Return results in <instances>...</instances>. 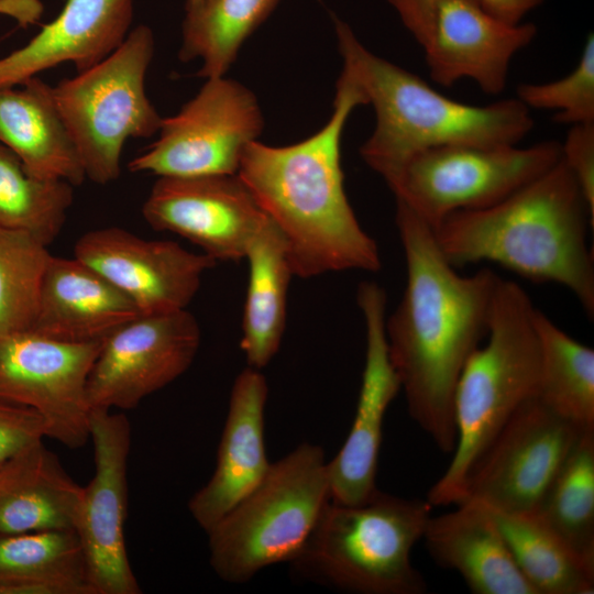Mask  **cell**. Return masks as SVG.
Masks as SVG:
<instances>
[{"mask_svg":"<svg viewBox=\"0 0 594 594\" xmlns=\"http://www.w3.org/2000/svg\"><path fill=\"white\" fill-rule=\"evenodd\" d=\"M406 286L385 333L408 413L443 452L454 450V394L470 355L486 339L501 276L490 267L459 274L433 229L396 201Z\"/></svg>","mask_w":594,"mask_h":594,"instance_id":"obj_1","label":"cell"},{"mask_svg":"<svg viewBox=\"0 0 594 594\" xmlns=\"http://www.w3.org/2000/svg\"><path fill=\"white\" fill-rule=\"evenodd\" d=\"M362 105V90L342 68L333 111L319 131L285 146L256 140L242 155L238 176L282 233L293 275L300 278L382 267L377 243L349 202L341 166L345 123Z\"/></svg>","mask_w":594,"mask_h":594,"instance_id":"obj_2","label":"cell"},{"mask_svg":"<svg viewBox=\"0 0 594 594\" xmlns=\"http://www.w3.org/2000/svg\"><path fill=\"white\" fill-rule=\"evenodd\" d=\"M593 226L579 185L561 160L492 206L451 213L433 232L454 267L492 262L536 283H557L593 319L594 258L587 243Z\"/></svg>","mask_w":594,"mask_h":594,"instance_id":"obj_3","label":"cell"},{"mask_svg":"<svg viewBox=\"0 0 594 594\" xmlns=\"http://www.w3.org/2000/svg\"><path fill=\"white\" fill-rule=\"evenodd\" d=\"M332 21L343 69L375 112L374 130L360 154L378 175L429 148L518 145L532 130L530 110L517 98L486 106L448 98L418 75L367 50L345 21L334 14Z\"/></svg>","mask_w":594,"mask_h":594,"instance_id":"obj_4","label":"cell"},{"mask_svg":"<svg viewBox=\"0 0 594 594\" xmlns=\"http://www.w3.org/2000/svg\"><path fill=\"white\" fill-rule=\"evenodd\" d=\"M536 308L520 285L501 277L486 342L470 355L457 384L455 447L446 472L428 492L431 506L463 501L477 460L513 414L538 395L541 363Z\"/></svg>","mask_w":594,"mask_h":594,"instance_id":"obj_5","label":"cell"},{"mask_svg":"<svg viewBox=\"0 0 594 594\" xmlns=\"http://www.w3.org/2000/svg\"><path fill=\"white\" fill-rule=\"evenodd\" d=\"M428 501L377 490L359 504L329 501L289 563L304 579L359 594H422L410 552L430 518Z\"/></svg>","mask_w":594,"mask_h":594,"instance_id":"obj_6","label":"cell"},{"mask_svg":"<svg viewBox=\"0 0 594 594\" xmlns=\"http://www.w3.org/2000/svg\"><path fill=\"white\" fill-rule=\"evenodd\" d=\"M330 499L323 449L300 443L271 463L260 484L206 532L212 570L240 584L270 565L293 561Z\"/></svg>","mask_w":594,"mask_h":594,"instance_id":"obj_7","label":"cell"},{"mask_svg":"<svg viewBox=\"0 0 594 594\" xmlns=\"http://www.w3.org/2000/svg\"><path fill=\"white\" fill-rule=\"evenodd\" d=\"M153 54V32L142 24L103 61L52 87L86 178L96 184L118 179L128 139H147L160 130L163 118L145 92Z\"/></svg>","mask_w":594,"mask_h":594,"instance_id":"obj_8","label":"cell"},{"mask_svg":"<svg viewBox=\"0 0 594 594\" xmlns=\"http://www.w3.org/2000/svg\"><path fill=\"white\" fill-rule=\"evenodd\" d=\"M561 161V143L451 144L419 152L383 179L395 196L435 229L455 211L492 206Z\"/></svg>","mask_w":594,"mask_h":594,"instance_id":"obj_9","label":"cell"},{"mask_svg":"<svg viewBox=\"0 0 594 594\" xmlns=\"http://www.w3.org/2000/svg\"><path fill=\"white\" fill-rule=\"evenodd\" d=\"M263 129L253 91L227 75L207 78L176 114L163 118L157 140L129 169L158 177L235 175L245 148Z\"/></svg>","mask_w":594,"mask_h":594,"instance_id":"obj_10","label":"cell"},{"mask_svg":"<svg viewBox=\"0 0 594 594\" xmlns=\"http://www.w3.org/2000/svg\"><path fill=\"white\" fill-rule=\"evenodd\" d=\"M422 47L431 79L451 87L470 78L491 96L504 91L513 57L538 33L534 23L510 24L479 0H386Z\"/></svg>","mask_w":594,"mask_h":594,"instance_id":"obj_11","label":"cell"},{"mask_svg":"<svg viewBox=\"0 0 594 594\" xmlns=\"http://www.w3.org/2000/svg\"><path fill=\"white\" fill-rule=\"evenodd\" d=\"M586 430L538 395L529 398L471 470L462 502L474 501L509 514L535 513Z\"/></svg>","mask_w":594,"mask_h":594,"instance_id":"obj_12","label":"cell"},{"mask_svg":"<svg viewBox=\"0 0 594 594\" xmlns=\"http://www.w3.org/2000/svg\"><path fill=\"white\" fill-rule=\"evenodd\" d=\"M101 344L59 341L31 330L0 338V398L35 410L46 437L80 449L89 440L87 384Z\"/></svg>","mask_w":594,"mask_h":594,"instance_id":"obj_13","label":"cell"},{"mask_svg":"<svg viewBox=\"0 0 594 594\" xmlns=\"http://www.w3.org/2000/svg\"><path fill=\"white\" fill-rule=\"evenodd\" d=\"M201 340L187 310L140 315L102 341L87 396L92 409L127 410L164 388L191 365Z\"/></svg>","mask_w":594,"mask_h":594,"instance_id":"obj_14","label":"cell"},{"mask_svg":"<svg viewBox=\"0 0 594 594\" xmlns=\"http://www.w3.org/2000/svg\"><path fill=\"white\" fill-rule=\"evenodd\" d=\"M95 475L84 487L76 534L95 594H140L124 540L131 426L122 413L92 409Z\"/></svg>","mask_w":594,"mask_h":594,"instance_id":"obj_15","label":"cell"},{"mask_svg":"<svg viewBox=\"0 0 594 594\" xmlns=\"http://www.w3.org/2000/svg\"><path fill=\"white\" fill-rule=\"evenodd\" d=\"M142 215L154 230L187 239L216 262L244 258L270 221L238 174L158 177Z\"/></svg>","mask_w":594,"mask_h":594,"instance_id":"obj_16","label":"cell"},{"mask_svg":"<svg viewBox=\"0 0 594 594\" xmlns=\"http://www.w3.org/2000/svg\"><path fill=\"white\" fill-rule=\"evenodd\" d=\"M74 256L124 294L141 315L186 309L217 263L173 241H152L119 227L82 234Z\"/></svg>","mask_w":594,"mask_h":594,"instance_id":"obj_17","label":"cell"},{"mask_svg":"<svg viewBox=\"0 0 594 594\" xmlns=\"http://www.w3.org/2000/svg\"><path fill=\"white\" fill-rule=\"evenodd\" d=\"M365 323L366 350L355 416L336 457L328 461L331 501L359 504L378 488L376 474L386 410L400 388L391 362L385 333V290L374 282L358 288Z\"/></svg>","mask_w":594,"mask_h":594,"instance_id":"obj_18","label":"cell"},{"mask_svg":"<svg viewBox=\"0 0 594 594\" xmlns=\"http://www.w3.org/2000/svg\"><path fill=\"white\" fill-rule=\"evenodd\" d=\"M267 394L261 370L248 366L234 381L215 471L188 503L189 513L206 532L252 492L270 470L264 438Z\"/></svg>","mask_w":594,"mask_h":594,"instance_id":"obj_19","label":"cell"},{"mask_svg":"<svg viewBox=\"0 0 594 594\" xmlns=\"http://www.w3.org/2000/svg\"><path fill=\"white\" fill-rule=\"evenodd\" d=\"M133 0H66L59 14L21 48L0 58V87H14L65 62L97 65L129 34Z\"/></svg>","mask_w":594,"mask_h":594,"instance_id":"obj_20","label":"cell"},{"mask_svg":"<svg viewBox=\"0 0 594 594\" xmlns=\"http://www.w3.org/2000/svg\"><path fill=\"white\" fill-rule=\"evenodd\" d=\"M140 315L136 306L92 267L75 256L52 255L31 331L72 343L99 342Z\"/></svg>","mask_w":594,"mask_h":594,"instance_id":"obj_21","label":"cell"},{"mask_svg":"<svg viewBox=\"0 0 594 594\" xmlns=\"http://www.w3.org/2000/svg\"><path fill=\"white\" fill-rule=\"evenodd\" d=\"M457 506L428 519L422 539L432 559L457 571L475 594H536L488 510L474 501Z\"/></svg>","mask_w":594,"mask_h":594,"instance_id":"obj_22","label":"cell"},{"mask_svg":"<svg viewBox=\"0 0 594 594\" xmlns=\"http://www.w3.org/2000/svg\"><path fill=\"white\" fill-rule=\"evenodd\" d=\"M22 87H0V143L40 179L73 186L86 179L78 152L57 110L52 87L37 76Z\"/></svg>","mask_w":594,"mask_h":594,"instance_id":"obj_23","label":"cell"},{"mask_svg":"<svg viewBox=\"0 0 594 594\" xmlns=\"http://www.w3.org/2000/svg\"><path fill=\"white\" fill-rule=\"evenodd\" d=\"M244 258L249 282L240 345L248 366L262 370L282 343L293 276L284 238L271 219L252 240Z\"/></svg>","mask_w":594,"mask_h":594,"instance_id":"obj_24","label":"cell"},{"mask_svg":"<svg viewBox=\"0 0 594 594\" xmlns=\"http://www.w3.org/2000/svg\"><path fill=\"white\" fill-rule=\"evenodd\" d=\"M0 594H95L76 531L1 535Z\"/></svg>","mask_w":594,"mask_h":594,"instance_id":"obj_25","label":"cell"},{"mask_svg":"<svg viewBox=\"0 0 594 594\" xmlns=\"http://www.w3.org/2000/svg\"><path fill=\"white\" fill-rule=\"evenodd\" d=\"M82 491L40 442L25 471L0 490V536L76 531Z\"/></svg>","mask_w":594,"mask_h":594,"instance_id":"obj_26","label":"cell"},{"mask_svg":"<svg viewBox=\"0 0 594 594\" xmlns=\"http://www.w3.org/2000/svg\"><path fill=\"white\" fill-rule=\"evenodd\" d=\"M484 507L536 594L594 592V566L574 554L534 513L509 514Z\"/></svg>","mask_w":594,"mask_h":594,"instance_id":"obj_27","label":"cell"},{"mask_svg":"<svg viewBox=\"0 0 594 594\" xmlns=\"http://www.w3.org/2000/svg\"><path fill=\"white\" fill-rule=\"evenodd\" d=\"M280 0H204L186 11L182 62L201 61L198 76H224L245 41L268 19Z\"/></svg>","mask_w":594,"mask_h":594,"instance_id":"obj_28","label":"cell"},{"mask_svg":"<svg viewBox=\"0 0 594 594\" xmlns=\"http://www.w3.org/2000/svg\"><path fill=\"white\" fill-rule=\"evenodd\" d=\"M540 346L538 396L583 428H594V350L561 330L536 308Z\"/></svg>","mask_w":594,"mask_h":594,"instance_id":"obj_29","label":"cell"},{"mask_svg":"<svg viewBox=\"0 0 594 594\" xmlns=\"http://www.w3.org/2000/svg\"><path fill=\"white\" fill-rule=\"evenodd\" d=\"M534 514L594 566V429L582 435Z\"/></svg>","mask_w":594,"mask_h":594,"instance_id":"obj_30","label":"cell"},{"mask_svg":"<svg viewBox=\"0 0 594 594\" xmlns=\"http://www.w3.org/2000/svg\"><path fill=\"white\" fill-rule=\"evenodd\" d=\"M73 185L28 174L0 143V227L28 232L50 245L61 233L74 200Z\"/></svg>","mask_w":594,"mask_h":594,"instance_id":"obj_31","label":"cell"},{"mask_svg":"<svg viewBox=\"0 0 594 594\" xmlns=\"http://www.w3.org/2000/svg\"><path fill=\"white\" fill-rule=\"evenodd\" d=\"M47 248L28 232L0 227V338L33 327Z\"/></svg>","mask_w":594,"mask_h":594,"instance_id":"obj_32","label":"cell"},{"mask_svg":"<svg viewBox=\"0 0 594 594\" xmlns=\"http://www.w3.org/2000/svg\"><path fill=\"white\" fill-rule=\"evenodd\" d=\"M516 98L529 110H554L553 121L562 124L594 122V36L590 33L575 68L548 82H524Z\"/></svg>","mask_w":594,"mask_h":594,"instance_id":"obj_33","label":"cell"},{"mask_svg":"<svg viewBox=\"0 0 594 594\" xmlns=\"http://www.w3.org/2000/svg\"><path fill=\"white\" fill-rule=\"evenodd\" d=\"M44 438V421L35 410L0 398V465Z\"/></svg>","mask_w":594,"mask_h":594,"instance_id":"obj_34","label":"cell"},{"mask_svg":"<svg viewBox=\"0 0 594 594\" xmlns=\"http://www.w3.org/2000/svg\"><path fill=\"white\" fill-rule=\"evenodd\" d=\"M561 160L575 178L594 217V122L570 128L561 144Z\"/></svg>","mask_w":594,"mask_h":594,"instance_id":"obj_35","label":"cell"},{"mask_svg":"<svg viewBox=\"0 0 594 594\" xmlns=\"http://www.w3.org/2000/svg\"><path fill=\"white\" fill-rule=\"evenodd\" d=\"M491 14L510 24H518L546 0H479Z\"/></svg>","mask_w":594,"mask_h":594,"instance_id":"obj_36","label":"cell"},{"mask_svg":"<svg viewBox=\"0 0 594 594\" xmlns=\"http://www.w3.org/2000/svg\"><path fill=\"white\" fill-rule=\"evenodd\" d=\"M41 12L38 0H0V13L13 16L22 25L34 22Z\"/></svg>","mask_w":594,"mask_h":594,"instance_id":"obj_37","label":"cell"},{"mask_svg":"<svg viewBox=\"0 0 594 594\" xmlns=\"http://www.w3.org/2000/svg\"><path fill=\"white\" fill-rule=\"evenodd\" d=\"M40 442L33 444L21 454L0 465V490L18 479L25 471L31 463L36 447Z\"/></svg>","mask_w":594,"mask_h":594,"instance_id":"obj_38","label":"cell"},{"mask_svg":"<svg viewBox=\"0 0 594 594\" xmlns=\"http://www.w3.org/2000/svg\"><path fill=\"white\" fill-rule=\"evenodd\" d=\"M204 0H186L185 10H193L197 8Z\"/></svg>","mask_w":594,"mask_h":594,"instance_id":"obj_39","label":"cell"}]
</instances>
